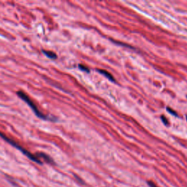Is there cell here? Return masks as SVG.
<instances>
[{"label": "cell", "instance_id": "6da1fadb", "mask_svg": "<svg viewBox=\"0 0 187 187\" xmlns=\"http://www.w3.org/2000/svg\"><path fill=\"white\" fill-rule=\"evenodd\" d=\"M0 137L3 138V139L5 140L6 141V142H8V143L10 144V145H12V146H14L15 148H16L17 149H18L19 151H21L22 153H23V154L26 155V156H27V157H28L29 159H31L32 161L34 162H36V163H38V164H42V161H41L40 159H39V158L37 157V156H36V155H34V154H32V153H30V152L29 151H27L26 149H25L24 148H23V147L21 146V145H19L18 143H17L16 142H15V141L13 140L10 139V138H9L8 137H7L6 135H4L3 133L0 132Z\"/></svg>", "mask_w": 187, "mask_h": 187}, {"label": "cell", "instance_id": "7a4b0ae2", "mask_svg": "<svg viewBox=\"0 0 187 187\" xmlns=\"http://www.w3.org/2000/svg\"><path fill=\"white\" fill-rule=\"evenodd\" d=\"M16 94H17V95L21 98V99H22L25 102H26V103L28 104L29 106L31 108L32 110L34 111V114H35L37 117L40 118V119H44V120H49L50 118L48 117V116H47L46 115L43 114L42 112L39 110V109L37 108V105H35V103L32 100L31 98H30L28 95H26V93L23 92V91H18L16 92Z\"/></svg>", "mask_w": 187, "mask_h": 187}, {"label": "cell", "instance_id": "3957f363", "mask_svg": "<svg viewBox=\"0 0 187 187\" xmlns=\"http://www.w3.org/2000/svg\"><path fill=\"white\" fill-rule=\"evenodd\" d=\"M42 52L45 55V56H47L48 58H50V59H56V58H57V55H56L54 52H53V51H45V50H42Z\"/></svg>", "mask_w": 187, "mask_h": 187}, {"label": "cell", "instance_id": "277c9868", "mask_svg": "<svg viewBox=\"0 0 187 187\" xmlns=\"http://www.w3.org/2000/svg\"><path fill=\"white\" fill-rule=\"evenodd\" d=\"M97 71L99 72V73H101V74L104 75L106 76L109 79V80H110L111 81H113V82H114L115 81V78L113 77V75H112L111 74H110V73H108V71H106V70H97Z\"/></svg>", "mask_w": 187, "mask_h": 187}, {"label": "cell", "instance_id": "5b68a950", "mask_svg": "<svg viewBox=\"0 0 187 187\" xmlns=\"http://www.w3.org/2000/svg\"><path fill=\"white\" fill-rule=\"evenodd\" d=\"M36 156H37V157L39 158V159H40V157L42 158V159H44L46 162H48V163H53V160L51 159V158H50L49 156H48V155L45 154V153H37V155Z\"/></svg>", "mask_w": 187, "mask_h": 187}, {"label": "cell", "instance_id": "8992f818", "mask_svg": "<svg viewBox=\"0 0 187 187\" xmlns=\"http://www.w3.org/2000/svg\"><path fill=\"white\" fill-rule=\"evenodd\" d=\"M79 68L81 69V70H82L83 71H86V72H87V73H88V72H89V69H88L87 66H84V65H81V64L79 65Z\"/></svg>", "mask_w": 187, "mask_h": 187}, {"label": "cell", "instance_id": "52a82bcc", "mask_svg": "<svg viewBox=\"0 0 187 187\" xmlns=\"http://www.w3.org/2000/svg\"><path fill=\"white\" fill-rule=\"evenodd\" d=\"M147 183H148V185H149L150 187H158L157 185H156L155 183L152 182V181H149Z\"/></svg>", "mask_w": 187, "mask_h": 187}, {"label": "cell", "instance_id": "ba28073f", "mask_svg": "<svg viewBox=\"0 0 187 187\" xmlns=\"http://www.w3.org/2000/svg\"><path fill=\"white\" fill-rule=\"evenodd\" d=\"M162 120V121L164 122V124H165V125H167V124H168V120H167V119H166L165 117H164V116H162L161 117Z\"/></svg>", "mask_w": 187, "mask_h": 187}, {"label": "cell", "instance_id": "9c48e42d", "mask_svg": "<svg viewBox=\"0 0 187 187\" xmlns=\"http://www.w3.org/2000/svg\"><path fill=\"white\" fill-rule=\"evenodd\" d=\"M167 110H168L169 113H172V114H173V115H175V116H177V113H175V112L174 111V110H172V109H170V108H167Z\"/></svg>", "mask_w": 187, "mask_h": 187}, {"label": "cell", "instance_id": "30bf717a", "mask_svg": "<svg viewBox=\"0 0 187 187\" xmlns=\"http://www.w3.org/2000/svg\"><path fill=\"white\" fill-rule=\"evenodd\" d=\"M186 119H187V118H186Z\"/></svg>", "mask_w": 187, "mask_h": 187}]
</instances>
